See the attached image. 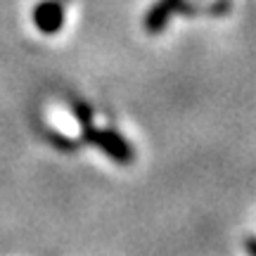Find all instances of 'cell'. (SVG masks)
<instances>
[{"label": "cell", "mask_w": 256, "mask_h": 256, "mask_svg": "<svg viewBox=\"0 0 256 256\" xmlns=\"http://www.w3.org/2000/svg\"><path fill=\"white\" fill-rule=\"evenodd\" d=\"M83 136H86L88 145L98 147L100 152H104V154L110 156L112 162H116L121 166L133 164L136 152H133L130 142L121 136L119 130H114V128H95L90 124V126H83Z\"/></svg>", "instance_id": "cell-1"}, {"label": "cell", "mask_w": 256, "mask_h": 256, "mask_svg": "<svg viewBox=\"0 0 256 256\" xmlns=\"http://www.w3.org/2000/svg\"><path fill=\"white\" fill-rule=\"evenodd\" d=\"M34 24L40 34L46 36H55L60 34L66 22V12H64L62 0H40L36 8H34Z\"/></svg>", "instance_id": "cell-2"}, {"label": "cell", "mask_w": 256, "mask_h": 256, "mask_svg": "<svg viewBox=\"0 0 256 256\" xmlns=\"http://www.w3.org/2000/svg\"><path fill=\"white\" fill-rule=\"evenodd\" d=\"M180 2L183 0H156L154 5L147 10L145 19H142L147 34H162L166 24H168V19L174 17V12L180 8Z\"/></svg>", "instance_id": "cell-3"}, {"label": "cell", "mask_w": 256, "mask_h": 256, "mask_svg": "<svg viewBox=\"0 0 256 256\" xmlns=\"http://www.w3.org/2000/svg\"><path fill=\"white\" fill-rule=\"evenodd\" d=\"M247 252H249V256H256V252H254V238L247 240Z\"/></svg>", "instance_id": "cell-4"}]
</instances>
